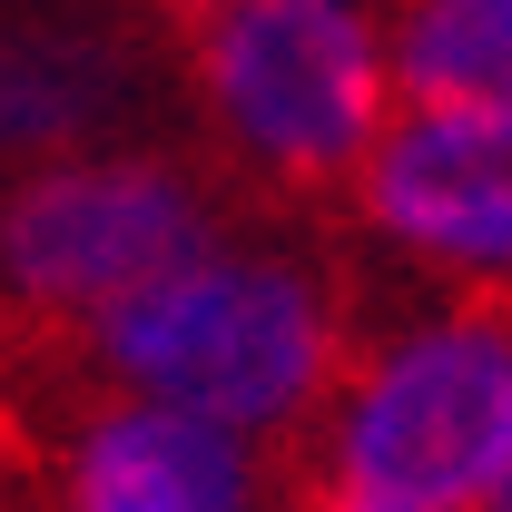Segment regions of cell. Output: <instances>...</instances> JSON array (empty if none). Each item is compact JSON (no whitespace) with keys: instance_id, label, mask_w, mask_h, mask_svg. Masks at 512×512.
<instances>
[{"instance_id":"obj_1","label":"cell","mask_w":512,"mask_h":512,"mask_svg":"<svg viewBox=\"0 0 512 512\" xmlns=\"http://www.w3.org/2000/svg\"><path fill=\"white\" fill-rule=\"evenodd\" d=\"M355 365V325L316 266L266 247H217L138 286L79 335H10V384H128L237 434L316 444L325 394Z\"/></svg>"},{"instance_id":"obj_2","label":"cell","mask_w":512,"mask_h":512,"mask_svg":"<svg viewBox=\"0 0 512 512\" xmlns=\"http://www.w3.org/2000/svg\"><path fill=\"white\" fill-rule=\"evenodd\" d=\"M207 168L256 207H335L384 148L394 40L365 0H227L178 30Z\"/></svg>"},{"instance_id":"obj_3","label":"cell","mask_w":512,"mask_h":512,"mask_svg":"<svg viewBox=\"0 0 512 512\" xmlns=\"http://www.w3.org/2000/svg\"><path fill=\"white\" fill-rule=\"evenodd\" d=\"M384 493L414 512H503L512 493V296L463 276V306L355 365L316 444H296V493Z\"/></svg>"},{"instance_id":"obj_4","label":"cell","mask_w":512,"mask_h":512,"mask_svg":"<svg viewBox=\"0 0 512 512\" xmlns=\"http://www.w3.org/2000/svg\"><path fill=\"white\" fill-rule=\"evenodd\" d=\"M227 178L158 148H89L10 188V335H79L138 286L227 247Z\"/></svg>"},{"instance_id":"obj_5","label":"cell","mask_w":512,"mask_h":512,"mask_svg":"<svg viewBox=\"0 0 512 512\" xmlns=\"http://www.w3.org/2000/svg\"><path fill=\"white\" fill-rule=\"evenodd\" d=\"M20 483L40 512H256V463L237 424H207L178 404H79V394H20Z\"/></svg>"},{"instance_id":"obj_6","label":"cell","mask_w":512,"mask_h":512,"mask_svg":"<svg viewBox=\"0 0 512 512\" xmlns=\"http://www.w3.org/2000/svg\"><path fill=\"white\" fill-rule=\"evenodd\" d=\"M355 207L453 276H512V109H414L384 128Z\"/></svg>"},{"instance_id":"obj_7","label":"cell","mask_w":512,"mask_h":512,"mask_svg":"<svg viewBox=\"0 0 512 512\" xmlns=\"http://www.w3.org/2000/svg\"><path fill=\"white\" fill-rule=\"evenodd\" d=\"M109 109H119V50L99 30H60V20L10 30V148H20V168L89 158Z\"/></svg>"},{"instance_id":"obj_8","label":"cell","mask_w":512,"mask_h":512,"mask_svg":"<svg viewBox=\"0 0 512 512\" xmlns=\"http://www.w3.org/2000/svg\"><path fill=\"white\" fill-rule=\"evenodd\" d=\"M394 89L414 109H512V0H394Z\"/></svg>"},{"instance_id":"obj_9","label":"cell","mask_w":512,"mask_h":512,"mask_svg":"<svg viewBox=\"0 0 512 512\" xmlns=\"http://www.w3.org/2000/svg\"><path fill=\"white\" fill-rule=\"evenodd\" d=\"M306 512H414V503H384V493H335V483H325V493H306Z\"/></svg>"},{"instance_id":"obj_10","label":"cell","mask_w":512,"mask_h":512,"mask_svg":"<svg viewBox=\"0 0 512 512\" xmlns=\"http://www.w3.org/2000/svg\"><path fill=\"white\" fill-rule=\"evenodd\" d=\"M148 10H158L168 30H197V20H207V10H227V0H148Z\"/></svg>"},{"instance_id":"obj_11","label":"cell","mask_w":512,"mask_h":512,"mask_svg":"<svg viewBox=\"0 0 512 512\" xmlns=\"http://www.w3.org/2000/svg\"><path fill=\"white\" fill-rule=\"evenodd\" d=\"M503 512H512V493H503Z\"/></svg>"}]
</instances>
